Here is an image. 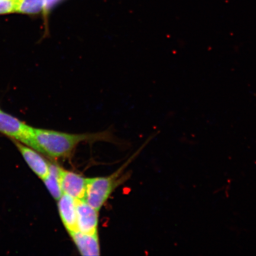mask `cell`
Listing matches in <instances>:
<instances>
[{"mask_svg":"<svg viewBox=\"0 0 256 256\" xmlns=\"http://www.w3.org/2000/svg\"><path fill=\"white\" fill-rule=\"evenodd\" d=\"M16 0H0V14L15 12Z\"/></svg>","mask_w":256,"mask_h":256,"instance_id":"11","label":"cell"},{"mask_svg":"<svg viewBox=\"0 0 256 256\" xmlns=\"http://www.w3.org/2000/svg\"><path fill=\"white\" fill-rule=\"evenodd\" d=\"M34 128L0 110V133L30 146Z\"/></svg>","mask_w":256,"mask_h":256,"instance_id":"3","label":"cell"},{"mask_svg":"<svg viewBox=\"0 0 256 256\" xmlns=\"http://www.w3.org/2000/svg\"><path fill=\"white\" fill-rule=\"evenodd\" d=\"M76 214L79 232L90 235L98 233V210L84 200H76Z\"/></svg>","mask_w":256,"mask_h":256,"instance_id":"5","label":"cell"},{"mask_svg":"<svg viewBox=\"0 0 256 256\" xmlns=\"http://www.w3.org/2000/svg\"><path fill=\"white\" fill-rule=\"evenodd\" d=\"M16 145L32 171L44 180L49 172L50 164L34 150L18 142H16Z\"/></svg>","mask_w":256,"mask_h":256,"instance_id":"7","label":"cell"},{"mask_svg":"<svg viewBox=\"0 0 256 256\" xmlns=\"http://www.w3.org/2000/svg\"><path fill=\"white\" fill-rule=\"evenodd\" d=\"M60 182L63 194H68L76 200H84L87 178L60 168Z\"/></svg>","mask_w":256,"mask_h":256,"instance_id":"4","label":"cell"},{"mask_svg":"<svg viewBox=\"0 0 256 256\" xmlns=\"http://www.w3.org/2000/svg\"><path fill=\"white\" fill-rule=\"evenodd\" d=\"M76 247L82 256H94L100 254L98 233L86 234L80 232L70 233Z\"/></svg>","mask_w":256,"mask_h":256,"instance_id":"8","label":"cell"},{"mask_svg":"<svg viewBox=\"0 0 256 256\" xmlns=\"http://www.w3.org/2000/svg\"><path fill=\"white\" fill-rule=\"evenodd\" d=\"M108 132L96 134H68L54 130L34 128L30 147L50 158H67L72 154L79 144L110 140Z\"/></svg>","mask_w":256,"mask_h":256,"instance_id":"1","label":"cell"},{"mask_svg":"<svg viewBox=\"0 0 256 256\" xmlns=\"http://www.w3.org/2000/svg\"><path fill=\"white\" fill-rule=\"evenodd\" d=\"M58 200L60 218L67 232L69 234L78 232L76 200L68 194H63Z\"/></svg>","mask_w":256,"mask_h":256,"instance_id":"6","label":"cell"},{"mask_svg":"<svg viewBox=\"0 0 256 256\" xmlns=\"http://www.w3.org/2000/svg\"><path fill=\"white\" fill-rule=\"evenodd\" d=\"M60 170L59 166L50 164L49 172L43 180L48 190L56 200H58L63 194L60 182Z\"/></svg>","mask_w":256,"mask_h":256,"instance_id":"9","label":"cell"},{"mask_svg":"<svg viewBox=\"0 0 256 256\" xmlns=\"http://www.w3.org/2000/svg\"><path fill=\"white\" fill-rule=\"evenodd\" d=\"M120 171L106 177L87 178L84 200L90 206L100 210L112 192L122 180Z\"/></svg>","mask_w":256,"mask_h":256,"instance_id":"2","label":"cell"},{"mask_svg":"<svg viewBox=\"0 0 256 256\" xmlns=\"http://www.w3.org/2000/svg\"><path fill=\"white\" fill-rule=\"evenodd\" d=\"M46 0H16L15 12L25 14H36L44 12Z\"/></svg>","mask_w":256,"mask_h":256,"instance_id":"10","label":"cell"}]
</instances>
